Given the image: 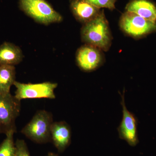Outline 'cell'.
Returning a JSON list of instances; mask_svg holds the SVG:
<instances>
[{"mask_svg":"<svg viewBox=\"0 0 156 156\" xmlns=\"http://www.w3.org/2000/svg\"><path fill=\"white\" fill-rule=\"evenodd\" d=\"M51 141L59 153L69 145L71 139L70 127L64 121L53 122L51 128Z\"/></svg>","mask_w":156,"mask_h":156,"instance_id":"9c48e42d","label":"cell"},{"mask_svg":"<svg viewBox=\"0 0 156 156\" xmlns=\"http://www.w3.org/2000/svg\"><path fill=\"white\" fill-rule=\"evenodd\" d=\"M82 41L87 44L107 51L110 48L112 37L103 10L91 21L85 23L81 29Z\"/></svg>","mask_w":156,"mask_h":156,"instance_id":"6da1fadb","label":"cell"},{"mask_svg":"<svg viewBox=\"0 0 156 156\" xmlns=\"http://www.w3.org/2000/svg\"><path fill=\"white\" fill-rule=\"evenodd\" d=\"M126 10L144 19L156 22V7L147 0H132L126 6Z\"/></svg>","mask_w":156,"mask_h":156,"instance_id":"8fae6325","label":"cell"},{"mask_svg":"<svg viewBox=\"0 0 156 156\" xmlns=\"http://www.w3.org/2000/svg\"><path fill=\"white\" fill-rule=\"evenodd\" d=\"M97 8H106L113 10L115 9V3L116 0H86Z\"/></svg>","mask_w":156,"mask_h":156,"instance_id":"2e32d148","label":"cell"},{"mask_svg":"<svg viewBox=\"0 0 156 156\" xmlns=\"http://www.w3.org/2000/svg\"><path fill=\"white\" fill-rule=\"evenodd\" d=\"M121 98L123 118L118 128L119 136L131 146H135L139 142L137 137V119L134 114L127 109L125 102V91L122 95H121Z\"/></svg>","mask_w":156,"mask_h":156,"instance_id":"52a82bcc","label":"cell"},{"mask_svg":"<svg viewBox=\"0 0 156 156\" xmlns=\"http://www.w3.org/2000/svg\"><path fill=\"white\" fill-rule=\"evenodd\" d=\"M46 156H59L58 155L53 152H49Z\"/></svg>","mask_w":156,"mask_h":156,"instance_id":"e0dca14e","label":"cell"},{"mask_svg":"<svg viewBox=\"0 0 156 156\" xmlns=\"http://www.w3.org/2000/svg\"><path fill=\"white\" fill-rule=\"evenodd\" d=\"M14 85L16 88L15 97L20 101L24 99L56 98L54 90L57 88V83L50 82L40 83H23L15 81Z\"/></svg>","mask_w":156,"mask_h":156,"instance_id":"5b68a950","label":"cell"},{"mask_svg":"<svg viewBox=\"0 0 156 156\" xmlns=\"http://www.w3.org/2000/svg\"><path fill=\"white\" fill-rule=\"evenodd\" d=\"M119 25L123 31L134 38L140 37L156 31V22L127 11L121 16Z\"/></svg>","mask_w":156,"mask_h":156,"instance_id":"8992f818","label":"cell"},{"mask_svg":"<svg viewBox=\"0 0 156 156\" xmlns=\"http://www.w3.org/2000/svg\"><path fill=\"white\" fill-rule=\"evenodd\" d=\"M76 60L81 70L91 72L100 66L103 61V57L100 50L86 44L78 49Z\"/></svg>","mask_w":156,"mask_h":156,"instance_id":"ba28073f","label":"cell"},{"mask_svg":"<svg viewBox=\"0 0 156 156\" xmlns=\"http://www.w3.org/2000/svg\"><path fill=\"white\" fill-rule=\"evenodd\" d=\"M14 133V131H11L6 134V138L0 144V156H14L15 151Z\"/></svg>","mask_w":156,"mask_h":156,"instance_id":"5bb4252c","label":"cell"},{"mask_svg":"<svg viewBox=\"0 0 156 156\" xmlns=\"http://www.w3.org/2000/svg\"><path fill=\"white\" fill-rule=\"evenodd\" d=\"M20 9L34 21L49 25L62 20L61 14L46 0H19Z\"/></svg>","mask_w":156,"mask_h":156,"instance_id":"3957f363","label":"cell"},{"mask_svg":"<svg viewBox=\"0 0 156 156\" xmlns=\"http://www.w3.org/2000/svg\"><path fill=\"white\" fill-rule=\"evenodd\" d=\"M23 58L22 51L18 46L5 42L0 45V66H15Z\"/></svg>","mask_w":156,"mask_h":156,"instance_id":"7c38bea8","label":"cell"},{"mask_svg":"<svg viewBox=\"0 0 156 156\" xmlns=\"http://www.w3.org/2000/svg\"><path fill=\"white\" fill-rule=\"evenodd\" d=\"M70 7L76 19L83 24L94 19L101 11L86 0H71Z\"/></svg>","mask_w":156,"mask_h":156,"instance_id":"30bf717a","label":"cell"},{"mask_svg":"<svg viewBox=\"0 0 156 156\" xmlns=\"http://www.w3.org/2000/svg\"><path fill=\"white\" fill-rule=\"evenodd\" d=\"M15 144V151L14 156H30L28 147L23 140L17 139Z\"/></svg>","mask_w":156,"mask_h":156,"instance_id":"9a60e30c","label":"cell"},{"mask_svg":"<svg viewBox=\"0 0 156 156\" xmlns=\"http://www.w3.org/2000/svg\"><path fill=\"white\" fill-rule=\"evenodd\" d=\"M16 69L14 66H0V94L7 95L16 81Z\"/></svg>","mask_w":156,"mask_h":156,"instance_id":"4fadbf2b","label":"cell"},{"mask_svg":"<svg viewBox=\"0 0 156 156\" xmlns=\"http://www.w3.org/2000/svg\"><path fill=\"white\" fill-rule=\"evenodd\" d=\"M53 122V115L50 112L44 110L38 111L21 132L36 143L51 142V128Z\"/></svg>","mask_w":156,"mask_h":156,"instance_id":"7a4b0ae2","label":"cell"},{"mask_svg":"<svg viewBox=\"0 0 156 156\" xmlns=\"http://www.w3.org/2000/svg\"><path fill=\"white\" fill-rule=\"evenodd\" d=\"M20 101L11 93L0 94V134L17 132L15 122L21 110Z\"/></svg>","mask_w":156,"mask_h":156,"instance_id":"277c9868","label":"cell"}]
</instances>
